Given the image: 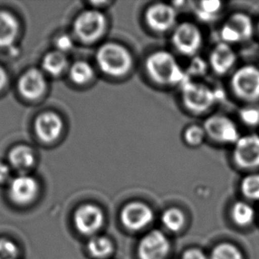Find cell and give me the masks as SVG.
Instances as JSON below:
<instances>
[{"label":"cell","instance_id":"obj_10","mask_svg":"<svg viewBox=\"0 0 259 259\" xmlns=\"http://www.w3.org/2000/svg\"><path fill=\"white\" fill-rule=\"evenodd\" d=\"M170 243L161 232L152 231L144 236L138 247L141 259H164L168 254Z\"/></svg>","mask_w":259,"mask_h":259},{"label":"cell","instance_id":"obj_6","mask_svg":"<svg viewBox=\"0 0 259 259\" xmlns=\"http://www.w3.org/2000/svg\"><path fill=\"white\" fill-rule=\"evenodd\" d=\"M172 45L176 50L186 56H194L202 46V34L196 25L184 22L174 30Z\"/></svg>","mask_w":259,"mask_h":259},{"label":"cell","instance_id":"obj_36","mask_svg":"<svg viewBox=\"0 0 259 259\" xmlns=\"http://www.w3.org/2000/svg\"><path fill=\"white\" fill-rule=\"evenodd\" d=\"M7 74L4 71L3 68L0 67V91L3 89L4 86L7 82Z\"/></svg>","mask_w":259,"mask_h":259},{"label":"cell","instance_id":"obj_33","mask_svg":"<svg viewBox=\"0 0 259 259\" xmlns=\"http://www.w3.org/2000/svg\"><path fill=\"white\" fill-rule=\"evenodd\" d=\"M206 70V64L200 58L194 59L189 67V72L192 74H203Z\"/></svg>","mask_w":259,"mask_h":259},{"label":"cell","instance_id":"obj_31","mask_svg":"<svg viewBox=\"0 0 259 259\" xmlns=\"http://www.w3.org/2000/svg\"><path fill=\"white\" fill-rule=\"evenodd\" d=\"M221 34L223 41L228 45L230 42H238L242 41L238 33L235 31V28H233L231 25L228 24V22L221 28Z\"/></svg>","mask_w":259,"mask_h":259},{"label":"cell","instance_id":"obj_17","mask_svg":"<svg viewBox=\"0 0 259 259\" xmlns=\"http://www.w3.org/2000/svg\"><path fill=\"white\" fill-rule=\"evenodd\" d=\"M18 22L7 12H0V46H12L18 33Z\"/></svg>","mask_w":259,"mask_h":259},{"label":"cell","instance_id":"obj_20","mask_svg":"<svg viewBox=\"0 0 259 259\" xmlns=\"http://www.w3.org/2000/svg\"><path fill=\"white\" fill-rule=\"evenodd\" d=\"M94 70L90 64L86 61H76L71 67L69 70V77L71 81L76 84L83 85L93 79Z\"/></svg>","mask_w":259,"mask_h":259},{"label":"cell","instance_id":"obj_13","mask_svg":"<svg viewBox=\"0 0 259 259\" xmlns=\"http://www.w3.org/2000/svg\"><path fill=\"white\" fill-rule=\"evenodd\" d=\"M63 128V120L55 112H44L35 120V133L42 142L46 143L56 141L60 137Z\"/></svg>","mask_w":259,"mask_h":259},{"label":"cell","instance_id":"obj_22","mask_svg":"<svg viewBox=\"0 0 259 259\" xmlns=\"http://www.w3.org/2000/svg\"><path fill=\"white\" fill-rule=\"evenodd\" d=\"M222 3L218 0L203 1L196 7V13L197 17L203 21H212L217 18L221 11Z\"/></svg>","mask_w":259,"mask_h":259},{"label":"cell","instance_id":"obj_1","mask_svg":"<svg viewBox=\"0 0 259 259\" xmlns=\"http://www.w3.org/2000/svg\"><path fill=\"white\" fill-rule=\"evenodd\" d=\"M150 77L158 84L183 85L189 80L171 53L158 51L152 53L146 61Z\"/></svg>","mask_w":259,"mask_h":259},{"label":"cell","instance_id":"obj_37","mask_svg":"<svg viewBox=\"0 0 259 259\" xmlns=\"http://www.w3.org/2000/svg\"><path fill=\"white\" fill-rule=\"evenodd\" d=\"M258 30H259V23H258Z\"/></svg>","mask_w":259,"mask_h":259},{"label":"cell","instance_id":"obj_19","mask_svg":"<svg viewBox=\"0 0 259 259\" xmlns=\"http://www.w3.org/2000/svg\"><path fill=\"white\" fill-rule=\"evenodd\" d=\"M10 162L14 168L27 170L35 163V155L30 148L24 145L17 146L10 152Z\"/></svg>","mask_w":259,"mask_h":259},{"label":"cell","instance_id":"obj_29","mask_svg":"<svg viewBox=\"0 0 259 259\" xmlns=\"http://www.w3.org/2000/svg\"><path fill=\"white\" fill-rule=\"evenodd\" d=\"M19 249L14 242L0 239V259H16Z\"/></svg>","mask_w":259,"mask_h":259},{"label":"cell","instance_id":"obj_32","mask_svg":"<svg viewBox=\"0 0 259 259\" xmlns=\"http://www.w3.org/2000/svg\"><path fill=\"white\" fill-rule=\"evenodd\" d=\"M57 51L60 53H67L72 50L74 46V42L68 35H60L56 41Z\"/></svg>","mask_w":259,"mask_h":259},{"label":"cell","instance_id":"obj_8","mask_svg":"<svg viewBox=\"0 0 259 259\" xmlns=\"http://www.w3.org/2000/svg\"><path fill=\"white\" fill-rule=\"evenodd\" d=\"M235 164L242 168H256L259 166V137L249 135L240 137L235 143L234 151Z\"/></svg>","mask_w":259,"mask_h":259},{"label":"cell","instance_id":"obj_5","mask_svg":"<svg viewBox=\"0 0 259 259\" xmlns=\"http://www.w3.org/2000/svg\"><path fill=\"white\" fill-rule=\"evenodd\" d=\"M233 91L238 98L247 101L259 99V69L244 66L235 72L231 80Z\"/></svg>","mask_w":259,"mask_h":259},{"label":"cell","instance_id":"obj_12","mask_svg":"<svg viewBox=\"0 0 259 259\" xmlns=\"http://www.w3.org/2000/svg\"><path fill=\"white\" fill-rule=\"evenodd\" d=\"M153 220V212L150 207L142 203H130L123 208L121 221L131 230H140Z\"/></svg>","mask_w":259,"mask_h":259},{"label":"cell","instance_id":"obj_18","mask_svg":"<svg viewBox=\"0 0 259 259\" xmlns=\"http://www.w3.org/2000/svg\"><path fill=\"white\" fill-rule=\"evenodd\" d=\"M68 67V60L65 53L59 51H54L48 53L42 60V68L46 73L53 75L59 76L67 70Z\"/></svg>","mask_w":259,"mask_h":259},{"label":"cell","instance_id":"obj_9","mask_svg":"<svg viewBox=\"0 0 259 259\" xmlns=\"http://www.w3.org/2000/svg\"><path fill=\"white\" fill-rule=\"evenodd\" d=\"M145 20L149 27L155 31H168L176 24L177 13L171 5L155 4L146 11Z\"/></svg>","mask_w":259,"mask_h":259},{"label":"cell","instance_id":"obj_14","mask_svg":"<svg viewBox=\"0 0 259 259\" xmlns=\"http://www.w3.org/2000/svg\"><path fill=\"white\" fill-rule=\"evenodd\" d=\"M38 192V184L28 175H21L14 179L9 186V195L14 203L28 204L35 199Z\"/></svg>","mask_w":259,"mask_h":259},{"label":"cell","instance_id":"obj_16","mask_svg":"<svg viewBox=\"0 0 259 259\" xmlns=\"http://www.w3.org/2000/svg\"><path fill=\"white\" fill-rule=\"evenodd\" d=\"M236 55L231 47L226 42H221L214 47L210 53V64L215 73L224 74L234 67Z\"/></svg>","mask_w":259,"mask_h":259},{"label":"cell","instance_id":"obj_23","mask_svg":"<svg viewBox=\"0 0 259 259\" xmlns=\"http://www.w3.org/2000/svg\"><path fill=\"white\" fill-rule=\"evenodd\" d=\"M88 249L92 256L96 257H105L112 253L113 247L112 243L108 238L104 236H97L91 239Z\"/></svg>","mask_w":259,"mask_h":259},{"label":"cell","instance_id":"obj_26","mask_svg":"<svg viewBox=\"0 0 259 259\" xmlns=\"http://www.w3.org/2000/svg\"><path fill=\"white\" fill-rule=\"evenodd\" d=\"M242 191L250 199H259V174L248 175L243 179Z\"/></svg>","mask_w":259,"mask_h":259},{"label":"cell","instance_id":"obj_11","mask_svg":"<svg viewBox=\"0 0 259 259\" xmlns=\"http://www.w3.org/2000/svg\"><path fill=\"white\" fill-rule=\"evenodd\" d=\"M104 222L102 210L93 204H85L80 207L74 214V224L83 235H91L101 228Z\"/></svg>","mask_w":259,"mask_h":259},{"label":"cell","instance_id":"obj_28","mask_svg":"<svg viewBox=\"0 0 259 259\" xmlns=\"http://www.w3.org/2000/svg\"><path fill=\"white\" fill-rule=\"evenodd\" d=\"M206 136L203 126L193 125L188 127L184 133L186 143L191 146H197L203 143Z\"/></svg>","mask_w":259,"mask_h":259},{"label":"cell","instance_id":"obj_4","mask_svg":"<svg viewBox=\"0 0 259 259\" xmlns=\"http://www.w3.org/2000/svg\"><path fill=\"white\" fill-rule=\"evenodd\" d=\"M182 100L186 108L194 113L206 112L220 98L221 91H214L206 85L187 81L182 86Z\"/></svg>","mask_w":259,"mask_h":259},{"label":"cell","instance_id":"obj_25","mask_svg":"<svg viewBox=\"0 0 259 259\" xmlns=\"http://www.w3.org/2000/svg\"><path fill=\"white\" fill-rule=\"evenodd\" d=\"M162 222L170 231L177 232L183 227L185 223V218L181 210L172 208L164 212L162 216Z\"/></svg>","mask_w":259,"mask_h":259},{"label":"cell","instance_id":"obj_24","mask_svg":"<svg viewBox=\"0 0 259 259\" xmlns=\"http://www.w3.org/2000/svg\"><path fill=\"white\" fill-rule=\"evenodd\" d=\"M232 215L235 222L241 226H247L252 223L255 216V212L252 207L248 203L238 202L233 207Z\"/></svg>","mask_w":259,"mask_h":259},{"label":"cell","instance_id":"obj_35","mask_svg":"<svg viewBox=\"0 0 259 259\" xmlns=\"http://www.w3.org/2000/svg\"><path fill=\"white\" fill-rule=\"evenodd\" d=\"M10 169L4 163H0V182H7L10 177Z\"/></svg>","mask_w":259,"mask_h":259},{"label":"cell","instance_id":"obj_34","mask_svg":"<svg viewBox=\"0 0 259 259\" xmlns=\"http://www.w3.org/2000/svg\"><path fill=\"white\" fill-rule=\"evenodd\" d=\"M183 259H207L205 255L199 249H189L184 254Z\"/></svg>","mask_w":259,"mask_h":259},{"label":"cell","instance_id":"obj_15","mask_svg":"<svg viewBox=\"0 0 259 259\" xmlns=\"http://www.w3.org/2000/svg\"><path fill=\"white\" fill-rule=\"evenodd\" d=\"M46 80L41 71L32 68L27 71L20 79L19 90L27 99L35 100L40 98L46 91Z\"/></svg>","mask_w":259,"mask_h":259},{"label":"cell","instance_id":"obj_3","mask_svg":"<svg viewBox=\"0 0 259 259\" xmlns=\"http://www.w3.org/2000/svg\"><path fill=\"white\" fill-rule=\"evenodd\" d=\"M105 14L97 9L81 12L74 23V34L81 42L91 44L101 38L106 29Z\"/></svg>","mask_w":259,"mask_h":259},{"label":"cell","instance_id":"obj_21","mask_svg":"<svg viewBox=\"0 0 259 259\" xmlns=\"http://www.w3.org/2000/svg\"><path fill=\"white\" fill-rule=\"evenodd\" d=\"M228 23L235 28L242 41L251 37L253 34V23L251 19L247 14L242 13L233 14Z\"/></svg>","mask_w":259,"mask_h":259},{"label":"cell","instance_id":"obj_27","mask_svg":"<svg viewBox=\"0 0 259 259\" xmlns=\"http://www.w3.org/2000/svg\"><path fill=\"white\" fill-rule=\"evenodd\" d=\"M211 259H242V256L235 246L224 243L214 249Z\"/></svg>","mask_w":259,"mask_h":259},{"label":"cell","instance_id":"obj_7","mask_svg":"<svg viewBox=\"0 0 259 259\" xmlns=\"http://www.w3.org/2000/svg\"><path fill=\"white\" fill-rule=\"evenodd\" d=\"M203 130L208 137L220 143L235 144L240 139L235 123L226 116H210L204 122Z\"/></svg>","mask_w":259,"mask_h":259},{"label":"cell","instance_id":"obj_2","mask_svg":"<svg viewBox=\"0 0 259 259\" xmlns=\"http://www.w3.org/2000/svg\"><path fill=\"white\" fill-rule=\"evenodd\" d=\"M96 60L102 72L112 77L124 76L133 65L130 52L116 42L103 45L98 49Z\"/></svg>","mask_w":259,"mask_h":259},{"label":"cell","instance_id":"obj_30","mask_svg":"<svg viewBox=\"0 0 259 259\" xmlns=\"http://www.w3.org/2000/svg\"><path fill=\"white\" fill-rule=\"evenodd\" d=\"M240 117L242 121L249 126H256L259 124V108L246 107L240 112Z\"/></svg>","mask_w":259,"mask_h":259}]
</instances>
